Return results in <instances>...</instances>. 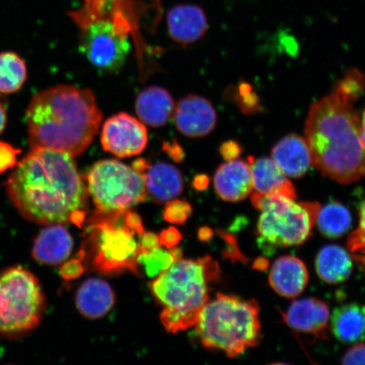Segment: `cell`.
Returning <instances> with one entry per match:
<instances>
[{"mask_svg":"<svg viewBox=\"0 0 365 365\" xmlns=\"http://www.w3.org/2000/svg\"><path fill=\"white\" fill-rule=\"evenodd\" d=\"M247 163L252 177L253 189L257 193H282L296 199L294 186L272 158L250 156Z\"/></svg>","mask_w":365,"mask_h":365,"instance_id":"20","label":"cell"},{"mask_svg":"<svg viewBox=\"0 0 365 365\" xmlns=\"http://www.w3.org/2000/svg\"><path fill=\"white\" fill-rule=\"evenodd\" d=\"M125 212L98 210L93 214L88 239L78 255L82 262L89 257L95 270L104 274L130 271L140 276L136 262L140 244L135 239L136 232L125 222Z\"/></svg>","mask_w":365,"mask_h":365,"instance_id":"6","label":"cell"},{"mask_svg":"<svg viewBox=\"0 0 365 365\" xmlns=\"http://www.w3.org/2000/svg\"><path fill=\"white\" fill-rule=\"evenodd\" d=\"M331 330L337 340L345 344L365 340V305L353 303L335 309Z\"/></svg>","mask_w":365,"mask_h":365,"instance_id":"22","label":"cell"},{"mask_svg":"<svg viewBox=\"0 0 365 365\" xmlns=\"http://www.w3.org/2000/svg\"><path fill=\"white\" fill-rule=\"evenodd\" d=\"M167 24L170 38L181 44L197 42L208 30L205 11L194 4H180L172 8L168 14Z\"/></svg>","mask_w":365,"mask_h":365,"instance_id":"14","label":"cell"},{"mask_svg":"<svg viewBox=\"0 0 365 365\" xmlns=\"http://www.w3.org/2000/svg\"><path fill=\"white\" fill-rule=\"evenodd\" d=\"M242 153V148L238 143L234 140H228L222 143L220 148V153L226 161L238 159Z\"/></svg>","mask_w":365,"mask_h":365,"instance_id":"34","label":"cell"},{"mask_svg":"<svg viewBox=\"0 0 365 365\" xmlns=\"http://www.w3.org/2000/svg\"><path fill=\"white\" fill-rule=\"evenodd\" d=\"M344 364H365V344L352 346L341 360Z\"/></svg>","mask_w":365,"mask_h":365,"instance_id":"32","label":"cell"},{"mask_svg":"<svg viewBox=\"0 0 365 365\" xmlns=\"http://www.w3.org/2000/svg\"><path fill=\"white\" fill-rule=\"evenodd\" d=\"M175 104L168 91L150 86L137 96L135 111L141 122L153 128L165 125L175 112Z\"/></svg>","mask_w":365,"mask_h":365,"instance_id":"19","label":"cell"},{"mask_svg":"<svg viewBox=\"0 0 365 365\" xmlns=\"http://www.w3.org/2000/svg\"><path fill=\"white\" fill-rule=\"evenodd\" d=\"M348 247L352 252L365 255V200L359 210V225L348 240Z\"/></svg>","mask_w":365,"mask_h":365,"instance_id":"29","label":"cell"},{"mask_svg":"<svg viewBox=\"0 0 365 365\" xmlns=\"http://www.w3.org/2000/svg\"><path fill=\"white\" fill-rule=\"evenodd\" d=\"M196 331L205 348L235 358L261 340L259 309L255 299L217 294L200 312Z\"/></svg>","mask_w":365,"mask_h":365,"instance_id":"5","label":"cell"},{"mask_svg":"<svg viewBox=\"0 0 365 365\" xmlns=\"http://www.w3.org/2000/svg\"><path fill=\"white\" fill-rule=\"evenodd\" d=\"M329 317L328 305L316 298L295 300L284 314L292 329L321 339H327Z\"/></svg>","mask_w":365,"mask_h":365,"instance_id":"13","label":"cell"},{"mask_svg":"<svg viewBox=\"0 0 365 365\" xmlns=\"http://www.w3.org/2000/svg\"><path fill=\"white\" fill-rule=\"evenodd\" d=\"M208 178L204 175H200L197 178H195L194 181V185L196 189L203 190L205 188H207L208 185Z\"/></svg>","mask_w":365,"mask_h":365,"instance_id":"37","label":"cell"},{"mask_svg":"<svg viewBox=\"0 0 365 365\" xmlns=\"http://www.w3.org/2000/svg\"><path fill=\"white\" fill-rule=\"evenodd\" d=\"M180 249H173L170 251L156 248L150 250H139L137 255V264L144 267L145 274L149 277H157L173 263L182 259Z\"/></svg>","mask_w":365,"mask_h":365,"instance_id":"26","label":"cell"},{"mask_svg":"<svg viewBox=\"0 0 365 365\" xmlns=\"http://www.w3.org/2000/svg\"><path fill=\"white\" fill-rule=\"evenodd\" d=\"M316 223L324 236L341 238L350 230L352 217L348 209L339 202H331L319 208Z\"/></svg>","mask_w":365,"mask_h":365,"instance_id":"24","label":"cell"},{"mask_svg":"<svg viewBox=\"0 0 365 365\" xmlns=\"http://www.w3.org/2000/svg\"><path fill=\"white\" fill-rule=\"evenodd\" d=\"M272 157L286 176L294 179L307 175L312 164L307 140L295 134L278 141L272 148Z\"/></svg>","mask_w":365,"mask_h":365,"instance_id":"18","label":"cell"},{"mask_svg":"<svg viewBox=\"0 0 365 365\" xmlns=\"http://www.w3.org/2000/svg\"><path fill=\"white\" fill-rule=\"evenodd\" d=\"M217 264L212 258L175 262L150 284V290L164 307L161 321L168 332L185 331L196 325L208 303L207 282L215 279Z\"/></svg>","mask_w":365,"mask_h":365,"instance_id":"4","label":"cell"},{"mask_svg":"<svg viewBox=\"0 0 365 365\" xmlns=\"http://www.w3.org/2000/svg\"><path fill=\"white\" fill-rule=\"evenodd\" d=\"M175 124L181 134L198 138L209 135L215 129L217 115L215 108L207 98L188 95L176 105Z\"/></svg>","mask_w":365,"mask_h":365,"instance_id":"12","label":"cell"},{"mask_svg":"<svg viewBox=\"0 0 365 365\" xmlns=\"http://www.w3.org/2000/svg\"><path fill=\"white\" fill-rule=\"evenodd\" d=\"M27 78L23 59L14 52L0 53V94H11L21 89Z\"/></svg>","mask_w":365,"mask_h":365,"instance_id":"25","label":"cell"},{"mask_svg":"<svg viewBox=\"0 0 365 365\" xmlns=\"http://www.w3.org/2000/svg\"><path fill=\"white\" fill-rule=\"evenodd\" d=\"M85 271L84 264L79 257L70 259L63 264L61 268V275L67 281H72L80 277Z\"/></svg>","mask_w":365,"mask_h":365,"instance_id":"31","label":"cell"},{"mask_svg":"<svg viewBox=\"0 0 365 365\" xmlns=\"http://www.w3.org/2000/svg\"><path fill=\"white\" fill-rule=\"evenodd\" d=\"M309 281L307 266L300 259L286 255L273 263L269 273V284L278 294L295 298L303 293Z\"/></svg>","mask_w":365,"mask_h":365,"instance_id":"17","label":"cell"},{"mask_svg":"<svg viewBox=\"0 0 365 365\" xmlns=\"http://www.w3.org/2000/svg\"><path fill=\"white\" fill-rule=\"evenodd\" d=\"M46 299L38 278L17 266L0 272V336L20 339L39 326Z\"/></svg>","mask_w":365,"mask_h":365,"instance_id":"8","label":"cell"},{"mask_svg":"<svg viewBox=\"0 0 365 365\" xmlns=\"http://www.w3.org/2000/svg\"><path fill=\"white\" fill-rule=\"evenodd\" d=\"M101 143L104 150L118 158L137 156L144 152L148 134L144 123L126 113H120L104 123Z\"/></svg>","mask_w":365,"mask_h":365,"instance_id":"10","label":"cell"},{"mask_svg":"<svg viewBox=\"0 0 365 365\" xmlns=\"http://www.w3.org/2000/svg\"><path fill=\"white\" fill-rule=\"evenodd\" d=\"M312 163L324 176L348 185L365 177L360 118L353 104L331 94L314 103L305 122Z\"/></svg>","mask_w":365,"mask_h":365,"instance_id":"3","label":"cell"},{"mask_svg":"<svg viewBox=\"0 0 365 365\" xmlns=\"http://www.w3.org/2000/svg\"><path fill=\"white\" fill-rule=\"evenodd\" d=\"M74 241L62 225H47L34 242L31 257L36 262L48 266L65 262L72 253Z\"/></svg>","mask_w":365,"mask_h":365,"instance_id":"16","label":"cell"},{"mask_svg":"<svg viewBox=\"0 0 365 365\" xmlns=\"http://www.w3.org/2000/svg\"><path fill=\"white\" fill-rule=\"evenodd\" d=\"M360 133H361L362 144L365 150V110L363 113L361 120H360Z\"/></svg>","mask_w":365,"mask_h":365,"instance_id":"38","label":"cell"},{"mask_svg":"<svg viewBox=\"0 0 365 365\" xmlns=\"http://www.w3.org/2000/svg\"><path fill=\"white\" fill-rule=\"evenodd\" d=\"M115 296L108 282L95 279L86 280L77 291L76 304L79 312L86 318H102L113 307Z\"/></svg>","mask_w":365,"mask_h":365,"instance_id":"21","label":"cell"},{"mask_svg":"<svg viewBox=\"0 0 365 365\" xmlns=\"http://www.w3.org/2000/svg\"><path fill=\"white\" fill-rule=\"evenodd\" d=\"M295 200L282 193L253 194L251 202L262 212L257 234L263 245L275 247L299 245L312 235L321 205L296 202Z\"/></svg>","mask_w":365,"mask_h":365,"instance_id":"7","label":"cell"},{"mask_svg":"<svg viewBox=\"0 0 365 365\" xmlns=\"http://www.w3.org/2000/svg\"><path fill=\"white\" fill-rule=\"evenodd\" d=\"M21 150L12 145L0 141V173L6 172L17 165L18 155Z\"/></svg>","mask_w":365,"mask_h":365,"instance_id":"30","label":"cell"},{"mask_svg":"<svg viewBox=\"0 0 365 365\" xmlns=\"http://www.w3.org/2000/svg\"><path fill=\"white\" fill-rule=\"evenodd\" d=\"M191 212L192 207L190 203L180 200H172L168 202L163 217L168 222L182 225L189 218Z\"/></svg>","mask_w":365,"mask_h":365,"instance_id":"28","label":"cell"},{"mask_svg":"<svg viewBox=\"0 0 365 365\" xmlns=\"http://www.w3.org/2000/svg\"><path fill=\"white\" fill-rule=\"evenodd\" d=\"M200 239L205 240L209 238L210 237V230L208 228H203V230L200 231Z\"/></svg>","mask_w":365,"mask_h":365,"instance_id":"39","label":"cell"},{"mask_svg":"<svg viewBox=\"0 0 365 365\" xmlns=\"http://www.w3.org/2000/svg\"><path fill=\"white\" fill-rule=\"evenodd\" d=\"M86 187L102 212L128 211L148 199L143 175L114 159L94 163L86 175Z\"/></svg>","mask_w":365,"mask_h":365,"instance_id":"9","label":"cell"},{"mask_svg":"<svg viewBox=\"0 0 365 365\" xmlns=\"http://www.w3.org/2000/svg\"><path fill=\"white\" fill-rule=\"evenodd\" d=\"M140 249L150 250L159 248L161 246L159 237L153 232H143L140 235Z\"/></svg>","mask_w":365,"mask_h":365,"instance_id":"35","label":"cell"},{"mask_svg":"<svg viewBox=\"0 0 365 365\" xmlns=\"http://www.w3.org/2000/svg\"><path fill=\"white\" fill-rule=\"evenodd\" d=\"M7 123V111L4 103L0 99V134L6 129Z\"/></svg>","mask_w":365,"mask_h":365,"instance_id":"36","label":"cell"},{"mask_svg":"<svg viewBox=\"0 0 365 365\" xmlns=\"http://www.w3.org/2000/svg\"><path fill=\"white\" fill-rule=\"evenodd\" d=\"M6 190L14 207L26 220L43 226L83 225L88 193L71 155L31 150L17 163Z\"/></svg>","mask_w":365,"mask_h":365,"instance_id":"1","label":"cell"},{"mask_svg":"<svg viewBox=\"0 0 365 365\" xmlns=\"http://www.w3.org/2000/svg\"><path fill=\"white\" fill-rule=\"evenodd\" d=\"M132 168L143 177L148 197L156 203H165L180 195L184 189L182 173L172 164L159 162L149 163L138 159Z\"/></svg>","mask_w":365,"mask_h":365,"instance_id":"11","label":"cell"},{"mask_svg":"<svg viewBox=\"0 0 365 365\" xmlns=\"http://www.w3.org/2000/svg\"><path fill=\"white\" fill-rule=\"evenodd\" d=\"M316 270L319 277L327 284H341L348 280L352 274V259L340 246L327 245L319 251Z\"/></svg>","mask_w":365,"mask_h":365,"instance_id":"23","label":"cell"},{"mask_svg":"<svg viewBox=\"0 0 365 365\" xmlns=\"http://www.w3.org/2000/svg\"><path fill=\"white\" fill-rule=\"evenodd\" d=\"M159 239L161 245L166 246L168 249H172L180 243L182 235L175 227H172L163 230L160 235Z\"/></svg>","mask_w":365,"mask_h":365,"instance_id":"33","label":"cell"},{"mask_svg":"<svg viewBox=\"0 0 365 365\" xmlns=\"http://www.w3.org/2000/svg\"><path fill=\"white\" fill-rule=\"evenodd\" d=\"M214 186L225 202H238L247 198L253 190L249 163L235 159L222 164L214 175Z\"/></svg>","mask_w":365,"mask_h":365,"instance_id":"15","label":"cell"},{"mask_svg":"<svg viewBox=\"0 0 365 365\" xmlns=\"http://www.w3.org/2000/svg\"><path fill=\"white\" fill-rule=\"evenodd\" d=\"M365 91V75L358 70H350L339 82L332 93L342 101L354 103L361 97Z\"/></svg>","mask_w":365,"mask_h":365,"instance_id":"27","label":"cell"},{"mask_svg":"<svg viewBox=\"0 0 365 365\" xmlns=\"http://www.w3.org/2000/svg\"><path fill=\"white\" fill-rule=\"evenodd\" d=\"M102 120L91 90L68 85L44 90L26 109L30 148L79 156L93 143Z\"/></svg>","mask_w":365,"mask_h":365,"instance_id":"2","label":"cell"}]
</instances>
